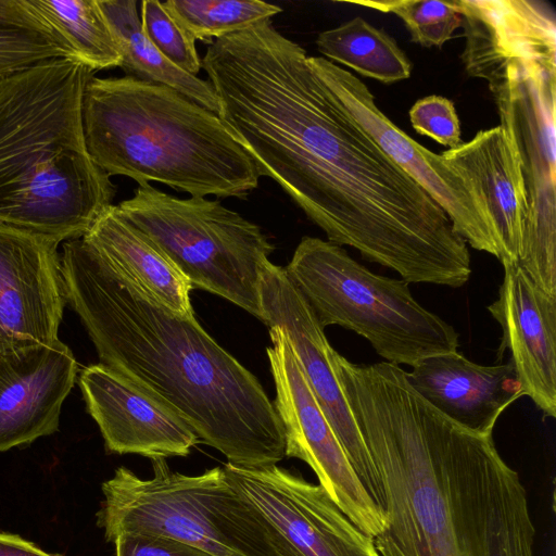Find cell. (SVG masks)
Wrapping results in <instances>:
<instances>
[{
  "label": "cell",
  "instance_id": "1",
  "mask_svg": "<svg viewBox=\"0 0 556 556\" xmlns=\"http://www.w3.org/2000/svg\"><path fill=\"white\" fill-rule=\"evenodd\" d=\"M334 363L382 485L380 556H535L526 489L493 434L442 415L397 365Z\"/></svg>",
  "mask_w": 556,
  "mask_h": 556
},
{
  "label": "cell",
  "instance_id": "2",
  "mask_svg": "<svg viewBox=\"0 0 556 556\" xmlns=\"http://www.w3.org/2000/svg\"><path fill=\"white\" fill-rule=\"evenodd\" d=\"M60 257L66 302L100 363L164 402L229 464L258 468L285 458L274 403L194 314L177 315L147 296L81 238L65 241Z\"/></svg>",
  "mask_w": 556,
  "mask_h": 556
},
{
  "label": "cell",
  "instance_id": "3",
  "mask_svg": "<svg viewBox=\"0 0 556 556\" xmlns=\"http://www.w3.org/2000/svg\"><path fill=\"white\" fill-rule=\"evenodd\" d=\"M93 71L63 58L0 79V224L83 238L116 188L91 159L83 99Z\"/></svg>",
  "mask_w": 556,
  "mask_h": 556
},
{
  "label": "cell",
  "instance_id": "4",
  "mask_svg": "<svg viewBox=\"0 0 556 556\" xmlns=\"http://www.w3.org/2000/svg\"><path fill=\"white\" fill-rule=\"evenodd\" d=\"M87 150L109 176L191 197L247 199L261 175L219 115L178 91L124 76H92L84 92Z\"/></svg>",
  "mask_w": 556,
  "mask_h": 556
},
{
  "label": "cell",
  "instance_id": "5",
  "mask_svg": "<svg viewBox=\"0 0 556 556\" xmlns=\"http://www.w3.org/2000/svg\"><path fill=\"white\" fill-rule=\"evenodd\" d=\"M152 460L142 479L119 467L102 484L99 526L108 541L122 533L163 535L213 556H298L285 536L230 483L223 467L200 475Z\"/></svg>",
  "mask_w": 556,
  "mask_h": 556
},
{
  "label": "cell",
  "instance_id": "6",
  "mask_svg": "<svg viewBox=\"0 0 556 556\" xmlns=\"http://www.w3.org/2000/svg\"><path fill=\"white\" fill-rule=\"evenodd\" d=\"M285 268L323 328L356 332L383 362L413 367L459 346L454 327L420 305L406 281L370 271L338 244L303 237Z\"/></svg>",
  "mask_w": 556,
  "mask_h": 556
},
{
  "label": "cell",
  "instance_id": "7",
  "mask_svg": "<svg viewBox=\"0 0 556 556\" xmlns=\"http://www.w3.org/2000/svg\"><path fill=\"white\" fill-rule=\"evenodd\" d=\"M119 213L173 261L192 288L217 294L262 320L260 277L274 245L261 228L217 200L180 199L150 184Z\"/></svg>",
  "mask_w": 556,
  "mask_h": 556
},
{
  "label": "cell",
  "instance_id": "8",
  "mask_svg": "<svg viewBox=\"0 0 556 556\" xmlns=\"http://www.w3.org/2000/svg\"><path fill=\"white\" fill-rule=\"evenodd\" d=\"M516 152L528 222L518 263L556 296V60H517L485 79Z\"/></svg>",
  "mask_w": 556,
  "mask_h": 556
},
{
  "label": "cell",
  "instance_id": "9",
  "mask_svg": "<svg viewBox=\"0 0 556 556\" xmlns=\"http://www.w3.org/2000/svg\"><path fill=\"white\" fill-rule=\"evenodd\" d=\"M308 60L353 118L439 204L466 243L500 260L497 235L475 186L441 154L394 125L377 106L367 86L351 72L321 56Z\"/></svg>",
  "mask_w": 556,
  "mask_h": 556
},
{
  "label": "cell",
  "instance_id": "10",
  "mask_svg": "<svg viewBox=\"0 0 556 556\" xmlns=\"http://www.w3.org/2000/svg\"><path fill=\"white\" fill-rule=\"evenodd\" d=\"M266 353L276 387L274 406L282 422L286 456L305 462L337 506L367 535L377 536L384 515L354 471L320 409L285 331L270 327Z\"/></svg>",
  "mask_w": 556,
  "mask_h": 556
},
{
  "label": "cell",
  "instance_id": "11",
  "mask_svg": "<svg viewBox=\"0 0 556 556\" xmlns=\"http://www.w3.org/2000/svg\"><path fill=\"white\" fill-rule=\"evenodd\" d=\"M262 321L280 327L308 386L354 471L375 504L383 511L379 476L345 399L336 364L337 351L326 338L314 311L286 268L267 261L260 277Z\"/></svg>",
  "mask_w": 556,
  "mask_h": 556
},
{
  "label": "cell",
  "instance_id": "12",
  "mask_svg": "<svg viewBox=\"0 0 556 556\" xmlns=\"http://www.w3.org/2000/svg\"><path fill=\"white\" fill-rule=\"evenodd\" d=\"M235 489L285 536L298 556H380L319 484L277 466L224 467Z\"/></svg>",
  "mask_w": 556,
  "mask_h": 556
},
{
  "label": "cell",
  "instance_id": "13",
  "mask_svg": "<svg viewBox=\"0 0 556 556\" xmlns=\"http://www.w3.org/2000/svg\"><path fill=\"white\" fill-rule=\"evenodd\" d=\"M58 245L0 224V353L59 340L66 294Z\"/></svg>",
  "mask_w": 556,
  "mask_h": 556
},
{
  "label": "cell",
  "instance_id": "14",
  "mask_svg": "<svg viewBox=\"0 0 556 556\" xmlns=\"http://www.w3.org/2000/svg\"><path fill=\"white\" fill-rule=\"evenodd\" d=\"M78 381L110 452L151 459L187 456L200 442L169 406L109 366H87Z\"/></svg>",
  "mask_w": 556,
  "mask_h": 556
},
{
  "label": "cell",
  "instance_id": "15",
  "mask_svg": "<svg viewBox=\"0 0 556 556\" xmlns=\"http://www.w3.org/2000/svg\"><path fill=\"white\" fill-rule=\"evenodd\" d=\"M497 299L488 311L500 324L503 352L517 380L544 417H556V296L543 291L518 262L503 264Z\"/></svg>",
  "mask_w": 556,
  "mask_h": 556
},
{
  "label": "cell",
  "instance_id": "16",
  "mask_svg": "<svg viewBox=\"0 0 556 556\" xmlns=\"http://www.w3.org/2000/svg\"><path fill=\"white\" fill-rule=\"evenodd\" d=\"M77 371L60 340L0 353V452L58 430Z\"/></svg>",
  "mask_w": 556,
  "mask_h": 556
},
{
  "label": "cell",
  "instance_id": "17",
  "mask_svg": "<svg viewBox=\"0 0 556 556\" xmlns=\"http://www.w3.org/2000/svg\"><path fill=\"white\" fill-rule=\"evenodd\" d=\"M466 38L467 74L485 79L517 60H556V24L544 2L456 0Z\"/></svg>",
  "mask_w": 556,
  "mask_h": 556
},
{
  "label": "cell",
  "instance_id": "18",
  "mask_svg": "<svg viewBox=\"0 0 556 556\" xmlns=\"http://www.w3.org/2000/svg\"><path fill=\"white\" fill-rule=\"evenodd\" d=\"M407 378L432 407L471 432L493 434L500 416L525 396L511 364L483 366L458 351L414 365Z\"/></svg>",
  "mask_w": 556,
  "mask_h": 556
},
{
  "label": "cell",
  "instance_id": "19",
  "mask_svg": "<svg viewBox=\"0 0 556 556\" xmlns=\"http://www.w3.org/2000/svg\"><path fill=\"white\" fill-rule=\"evenodd\" d=\"M478 190L501 244V263L518 262L528 202L516 152L500 126L441 153Z\"/></svg>",
  "mask_w": 556,
  "mask_h": 556
},
{
  "label": "cell",
  "instance_id": "20",
  "mask_svg": "<svg viewBox=\"0 0 556 556\" xmlns=\"http://www.w3.org/2000/svg\"><path fill=\"white\" fill-rule=\"evenodd\" d=\"M116 274L177 315L194 314L189 280L147 235L109 206L81 238Z\"/></svg>",
  "mask_w": 556,
  "mask_h": 556
},
{
  "label": "cell",
  "instance_id": "21",
  "mask_svg": "<svg viewBox=\"0 0 556 556\" xmlns=\"http://www.w3.org/2000/svg\"><path fill=\"white\" fill-rule=\"evenodd\" d=\"M121 52L126 76L169 87L194 103L219 114V102L208 80L172 64L148 39L135 0H99Z\"/></svg>",
  "mask_w": 556,
  "mask_h": 556
},
{
  "label": "cell",
  "instance_id": "22",
  "mask_svg": "<svg viewBox=\"0 0 556 556\" xmlns=\"http://www.w3.org/2000/svg\"><path fill=\"white\" fill-rule=\"evenodd\" d=\"M316 46L328 61L384 84L412 75V62L394 38L361 16L321 31Z\"/></svg>",
  "mask_w": 556,
  "mask_h": 556
},
{
  "label": "cell",
  "instance_id": "23",
  "mask_svg": "<svg viewBox=\"0 0 556 556\" xmlns=\"http://www.w3.org/2000/svg\"><path fill=\"white\" fill-rule=\"evenodd\" d=\"M27 1L76 61L91 71L119 66V48L99 0Z\"/></svg>",
  "mask_w": 556,
  "mask_h": 556
},
{
  "label": "cell",
  "instance_id": "24",
  "mask_svg": "<svg viewBox=\"0 0 556 556\" xmlns=\"http://www.w3.org/2000/svg\"><path fill=\"white\" fill-rule=\"evenodd\" d=\"M63 58L75 60L27 0H0V79Z\"/></svg>",
  "mask_w": 556,
  "mask_h": 556
},
{
  "label": "cell",
  "instance_id": "25",
  "mask_svg": "<svg viewBox=\"0 0 556 556\" xmlns=\"http://www.w3.org/2000/svg\"><path fill=\"white\" fill-rule=\"evenodd\" d=\"M163 4L194 40L210 45L282 11L258 0H167Z\"/></svg>",
  "mask_w": 556,
  "mask_h": 556
},
{
  "label": "cell",
  "instance_id": "26",
  "mask_svg": "<svg viewBox=\"0 0 556 556\" xmlns=\"http://www.w3.org/2000/svg\"><path fill=\"white\" fill-rule=\"evenodd\" d=\"M370 9L399 16L410 40L421 47H442L462 27L456 0L353 1Z\"/></svg>",
  "mask_w": 556,
  "mask_h": 556
},
{
  "label": "cell",
  "instance_id": "27",
  "mask_svg": "<svg viewBox=\"0 0 556 556\" xmlns=\"http://www.w3.org/2000/svg\"><path fill=\"white\" fill-rule=\"evenodd\" d=\"M141 27L148 39L175 66L197 76L202 61L195 40L178 24L157 0L141 2Z\"/></svg>",
  "mask_w": 556,
  "mask_h": 556
},
{
  "label": "cell",
  "instance_id": "28",
  "mask_svg": "<svg viewBox=\"0 0 556 556\" xmlns=\"http://www.w3.org/2000/svg\"><path fill=\"white\" fill-rule=\"evenodd\" d=\"M414 129L440 144L455 149L463 143L460 122L454 103L442 96L417 100L409 110Z\"/></svg>",
  "mask_w": 556,
  "mask_h": 556
},
{
  "label": "cell",
  "instance_id": "29",
  "mask_svg": "<svg viewBox=\"0 0 556 556\" xmlns=\"http://www.w3.org/2000/svg\"><path fill=\"white\" fill-rule=\"evenodd\" d=\"M113 543L115 556H213L172 538L148 533H122Z\"/></svg>",
  "mask_w": 556,
  "mask_h": 556
},
{
  "label": "cell",
  "instance_id": "30",
  "mask_svg": "<svg viewBox=\"0 0 556 556\" xmlns=\"http://www.w3.org/2000/svg\"><path fill=\"white\" fill-rule=\"evenodd\" d=\"M0 556H60L49 554L15 534L0 533Z\"/></svg>",
  "mask_w": 556,
  "mask_h": 556
}]
</instances>
